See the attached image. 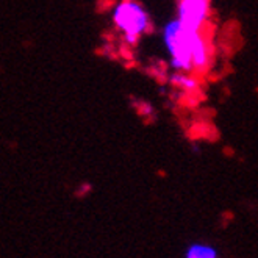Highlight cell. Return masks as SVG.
Returning <instances> with one entry per match:
<instances>
[{"mask_svg": "<svg viewBox=\"0 0 258 258\" xmlns=\"http://www.w3.org/2000/svg\"><path fill=\"white\" fill-rule=\"evenodd\" d=\"M113 22L128 45H135L150 28V18L138 0H120L113 10Z\"/></svg>", "mask_w": 258, "mask_h": 258, "instance_id": "1", "label": "cell"}, {"mask_svg": "<svg viewBox=\"0 0 258 258\" xmlns=\"http://www.w3.org/2000/svg\"><path fill=\"white\" fill-rule=\"evenodd\" d=\"M191 33L175 18L169 21L163 28V42L171 58V66L175 72L192 74V56H191Z\"/></svg>", "mask_w": 258, "mask_h": 258, "instance_id": "2", "label": "cell"}, {"mask_svg": "<svg viewBox=\"0 0 258 258\" xmlns=\"http://www.w3.org/2000/svg\"><path fill=\"white\" fill-rule=\"evenodd\" d=\"M177 19L189 32L207 30L210 21V0H178Z\"/></svg>", "mask_w": 258, "mask_h": 258, "instance_id": "3", "label": "cell"}, {"mask_svg": "<svg viewBox=\"0 0 258 258\" xmlns=\"http://www.w3.org/2000/svg\"><path fill=\"white\" fill-rule=\"evenodd\" d=\"M191 56L194 72L204 74L211 63V47L208 42L207 30L191 33Z\"/></svg>", "mask_w": 258, "mask_h": 258, "instance_id": "4", "label": "cell"}, {"mask_svg": "<svg viewBox=\"0 0 258 258\" xmlns=\"http://www.w3.org/2000/svg\"><path fill=\"white\" fill-rule=\"evenodd\" d=\"M171 83L175 88L183 89L185 93H194L199 89V79L188 72H175L171 75Z\"/></svg>", "mask_w": 258, "mask_h": 258, "instance_id": "5", "label": "cell"}, {"mask_svg": "<svg viewBox=\"0 0 258 258\" xmlns=\"http://www.w3.org/2000/svg\"><path fill=\"white\" fill-rule=\"evenodd\" d=\"M186 258H216V253L211 247L196 244L188 250Z\"/></svg>", "mask_w": 258, "mask_h": 258, "instance_id": "6", "label": "cell"}, {"mask_svg": "<svg viewBox=\"0 0 258 258\" xmlns=\"http://www.w3.org/2000/svg\"><path fill=\"white\" fill-rule=\"evenodd\" d=\"M89 191H91V185H89V183H85V185H82L80 189L77 191V197H85Z\"/></svg>", "mask_w": 258, "mask_h": 258, "instance_id": "7", "label": "cell"}]
</instances>
